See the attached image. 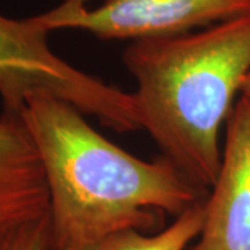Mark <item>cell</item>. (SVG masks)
Returning a JSON list of instances; mask_svg holds the SVG:
<instances>
[{
  "label": "cell",
  "instance_id": "9",
  "mask_svg": "<svg viewBox=\"0 0 250 250\" xmlns=\"http://www.w3.org/2000/svg\"><path fill=\"white\" fill-rule=\"evenodd\" d=\"M241 95L242 96H246L250 99V72L245 77V80L242 81L241 85Z\"/></svg>",
  "mask_w": 250,
  "mask_h": 250
},
{
  "label": "cell",
  "instance_id": "10",
  "mask_svg": "<svg viewBox=\"0 0 250 250\" xmlns=\"http://www.w3.org/2000/svg\"><path fill=\"white\" fill-rule=\"evenodd\" d=\"M62 1L71 6H86L88 3V0H62Z\"/></svg>",
  "mask_w": 250,
  "mask_h": 250
},
{
  "label": "cell",
  "instance_id": "1",
  "mask_svg": "<svg viewBox=\"0 0 250 250\" xmlns=\"http://www.w3.org/2000/svg\"><path fill=\"white\" fill-rule=\"evenodd\" d=\"M21 116L45 171L52 250L150 232L163 214L178 217L208 195L166 157L142 160L108 141L62 99L36 95Z\"/></svg>",
  "mask_w": 250,
  "mask_h": 250
},
{
  "label": "cell",
  "instance_id": "5",
  "mask_svg": "<svg viewBox=\"0 0 250 250\" xmlns=\"http://www.w3.org/2000/svg\"><path fill=\"white\" fill-rule=\"evenodd\" d=\"M221 166L205 200L202 231L188 250H250V99L227 120Z\"/></svg>",
  "mask_w": 250,
  "mask_h": 250
},
{
  "label": "cell",
  "instance_id": "6",
  "mask_svg": "<svg viewBox=\"0 0 250 250\" xmlns=\"http://www.w3.org/2000/svg\"><path fill=\"white\" fill-rule=\"evenodd\" d=\"M49 214L42 161L20 113L0 114V233Z\"/></svg>",
  "mask_w": 250,
  "mask_h": 250
},
{
  "label": "cell",
  "instance_id": "8",
  "mask_svg": "<svg viewBox=\"0 0 250 250\" xmlns=\"http://www.w3.org/2000/svg\"><path fill=\"white\" fill-rule=\"evenodd\" d=\"M0 250H52L49 214L0 233Z\"/></svg>",
  "mask_w": 250,
  "mask_h": 250
},
{
  "label": "cell",
  "instance_id": "4",
  "mask_svg": "<svg viewBox=\"0 0 250 250\" xmlns=\"http://www.w3.org/2000/svg\"><path fill=\"white\" fill-rule=\"evenodd\" d=\"M250 13V0H103L89 9L62 1L39 14L45 27L80 29L103 41L184 35Z\"/></svg>",
  "mask_w": 250,
  "mask_h": 250
},
{
  "label": "cell",
  "instance_id": "7",
  "mask_svg": "<svg viewBox=\"0 0 250 250\" xmlns=\"http://www.w3.org/2000/svg\"><path fill=\"white\" fill-rule=\"evenodd\" d=\"M205 200L189 207L159 232L128 229L108 235L86 246L67 250H188L202 231Z\"/></svg>",
  "mask_w": 250,
  "mask_h": 250
},
{
  "label": "cell",
  "instance_id": "2",
  "mask_svg": "<svg viewBox=\"0 0 250 250\" xmlns=\"http://www.w3.org/2000/svg\"><path fill=\"white\" fill-rule=\"evenodd\" d=\"M121 57L136 81L141 128L208 190L221 166V126L250 72V13L199 32L134 41Z\"/></svg>",
  "mask_w": 250,
  "mask_h": 250
},
{
  "label": "cell",
  "instance_id": "3",
  "mask_svg": "<svg viewBox=\"0 0 250 250\" xmlns=\"http://www.w3.org/2000/svg\"><path fill=\"white\" fill-rule=\"evenodd\" d=\"M50 31L39 16L16 20L0 14V99L20 113L28 99L50 95L96 117L118 134L141 129L134 93L106 83L62 60L49 46Z\"/></svg>",
  "mask_w": 250,
  "mask_h": 250
}]
</instances>
